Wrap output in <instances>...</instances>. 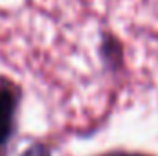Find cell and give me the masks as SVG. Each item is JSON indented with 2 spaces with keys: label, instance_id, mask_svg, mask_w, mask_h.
Listing matches in <instances>:
<instances>
[{
  "label": "cell",
  "instance_id": "1",
  "mask_svg": "<svg viewBox=\"0 0 158 156\" xmlns=\"http://www.w3.org/2000/svg\"><path fill=\"white\" fill-rule=\"evenodd\" d=\"M22 101V88L11 77L0 76V156L9 154L17 132V114Z\"/></svg>",
  "mask_w": 158,
  "mask_h": 156
},
{
  "label": "cell",
  "instance_id": "2",
  "mask_svg": "<svg viewBox=\"0 0 158 156\" xmlns=\"http://www.w3.org/2000/svg\"><path fill=\"white\" fill-rule=\"evenodd\" d=\"M98 55L101 61V66L109 74H118L125 66V46L123 40L110 30H103L99 35L98 44Z\"/></svg>",
  "mask_w": 158,
  "mask_h": 156
},
{
  "label": "cell",
  "instance_id": "3",
  "mask_svg": "<svg viewBox=\"0 0 158 156\" xmlns=\"http://www.w3.org/2000/svg\"><path fill=\"white\" fill-rule=\"evenodd\" d=\"M19 156H52V149L44 142H33V143H30Z\"/></svg>",
  "mask_w": 158,
  "mask_h": 156
},
{
  "label": "cell",
  "instance_id": "4",
  "mask_svg": "<svg viewBox=\"0 0 158 156\" xmlns=\"http://www.w3.org/2000/svg\"><path fill=\"white\" fill-rule=\"evenodd\" d=\"M98 156H153V154H145V153H132V151H109L103 154Z\"/></svg>",
  "mask_w": 158,
  "mask_h": 156
}]
</instances>
